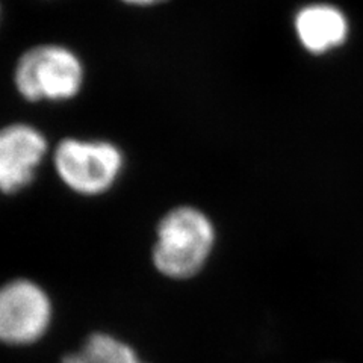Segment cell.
Here are the masks:
<instances>
[{
  "label": "cell",
  "mask_w": 363,
  "mask_h": 363,
  "mask_svg": "<svg viewBox=\"0 0 363 363\" xmlns=\"http://www.w3.org/2000/svg\"><path fill=\"white\" fill-rule=\"evenodd\" d=\"M213 240V227L206 215L188 206L173 209L157 227L155 267L173 279L194 276L206 262Z\"/></svg>",
  "instance_id": "1"
},
{
  "label": "cell",
  "mask_w": 363,
  "mask_h": 363,
  "mask_svg": "<svg viewBox=\"0 0 363 363\" xmlns=\"http://www.w3.org/2000/svg\"><path fill=\"white\" fill-rule=\"evenodd\" d=\"M82 65L60 45H40L21 56L16 68V85L29 100L73 97L82 85Z\"/></svg>",
  "instance_id": "2"
},
{
  "label": "cell",
  "mask_w": 363,
  "mask_h": 363,
  "mask_svg": "<svg viewBox=\"0 0 363 363\" xmlns=\"http://www.w3.org/2000/svg\"><path fill=\"white\" fill-rule=\"evenodd\" d=\"M55 167L64 184L79 194L108 191L123 167V156L109 143L65 140L55 152Z\"/></svg>",
  "instance_id": "3"
},
{
  "label": "cell",
  "mask_w": 363,
  "mask_h": 363,
  "mask_svg": "<svg viewBox=\"0 0 363 363\" xmlns=\"http://www.w3.org/2000/svg\"><path fill=\"white\" fill-rule=\"evenodd\" d=\"M50 320V298L37 283L18 279L0 286V342H35L48 332Z\"/></svg>",
  "instance_id": "4"
},
{
  "label": "cell",
  "mask_w": 363,
  "mask_h": 363,
  "mask_svg": "<svg viewBox=\"0 0 363 363\" xmlns=\"http://www.w3.org/2000/svg\"><path fill=\"white\" fill-rule=\"evenodd\" d=\"M45 149L44 136L30 126L14 124L0 130V189L13 194L29 185Z\"/></svg>",
  "instance_id": "5"
},
{
  "label": "cell",
  "mask_w": 363,
  "mask_h": 363,
  "mask_svg": "<svg viewBox=\"0 0 363 363\" xmlns=\"http://www.w3.org/2000/svg\"><path fill=\"white\" fill-rule=\"evenodd\" d=\"M295 32L300 43L312 53H325L342 44L348 37V20L333 5L304 6L295 17Z\"/></svg>",
  "instance_id": "6"
},
{
  "label": "cell",
  "mask_w": 363,
  "mask_h": 363,
  "mask_svg": "<svg viewBox=\"0 0 363 363\" xmlns=\"http://www.w3.org/2000/svg\"><path fill=\"white\" fill-rule=\"evenodd\" d=\"M62 363H144L128 344L105 333L91 335L81 350L67 354Z\"/></svg>",
  "instance_id": "7"
},
{
  "label": "cell",
  "mask_w": 363,
  "mask_h": 363,
  "mask_svg": "<svg viewBox=\"0 0 363 363\" xmlns=\"http://www.w3.org/2000/svg\"><path fill=\"white\" fill-rule=\"evenodd\" d=\"M124 2L132 4V5H153L157 2H162V0H124Z\"/></svg>",
  "instance_id": "8"
}]
</instances>
